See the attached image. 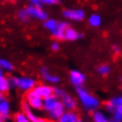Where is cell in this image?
I'll return each instance as SVG.
<instances>
[{"label":"cell","mask_w":122,"mask_h":122,"mask_svg":"<svg viewBox=\"0 0 122 122\" xmlns=\"http://www.w3.org/2000/svg\"><path fill=\"white\" fill-rule=\"evenodd\" d=\"M42 111L46 112L49 119H51L53 122H55L59 120V118L62 116V114L66 110L64 108V106H63L62 102H61V99L53 94V95L44 99Z\"/></svg>","instance_id":"6da1fadb"},{"label":"cell","mask_w":122,"mask_h":122,"mask_svg":"<svg viewBox=\"0 0 122 122\" xmlns=\"http://www.w3.org/2000/svg\"><path fill=\"white\" fill-rule=\"evenodd\" d=\"M8 78H10L11 88H17L23 93L33 90L37 84V81L34 78L28 76H10Z\"/></svg>","instance_id":"7a4b0ae2"},{"label":"cell","mask_w":122,"mask_h":122,"mask_svg":"<svg viewBox=\"0 0 122 122\" xmlns=\"http://www.w3.org/2000/svg\"><path fill=\"white\" fill-rule=\"evenodd\" d=\"M77 95H78V98L80 100L81 105L83 106V108L86 110V111L93 112L98 109L99 103H100L98 98H96V96L91 94L89 91L86 90L85 88L78 87L77 88Z\"/></svg>","instance_id":"3957f363"},{"label":"cell","mask_w":122,"mask_h":122,"mask_svg":"<svg viewBox=\"0 0 122 122\" xmlns=\"http://www.w3.org/2000/svg\"><path fill=\"white\" fill-rule=\"evenodd\" d=\"M67 26L68 23L57 21L55 19H50V18L44 21L45 29H47L51 33V35L57 41H64V32Z\"/></svg>","instance_id":"277c9868"},{"label":"cell","mask_w":122,"mask_h":122,"mask_svg":"<svg viewBox=\"0 0 122 122\" xmlns=\"http://www.w3.org/2000/svg\"><path fill=\"white\" fill-rule=\"evenodd\" d=\"M24 99L34 111H42L44 108V98L41 97L34 90H30L25 93Z\"/></svg>","instance_id":"5b68a950"},{"label":"cell","mask_w":122,"mask_h":122,"mask_svg":"<svg viewBox=\"0 0 122 122\" xmlns=\"http://www.w3.org/2000/svg\"><path fill=\"white\" fill-rule=\"evenodd\" d=\"M27 11H28L29 16L31 19L33 20H37V21H41L44 22L49 18L48 13L45 10H42L41 6H38V5H33V4H29L28 6L26 7Z\"/></svg>","instance_id":"8992f818"},{"label":"cell","mask_w":122,"mask_h":122,"mask_svg":"<svg viewBox=\"0 0 122 122\" xmlns=\"http://www.w3.org/2000/svg\"><path fill=\"white\" fill-rule=\"evenodd\" d=\"M62 16L66 20L74 21V22H81L85 19V11L81 8H66V10H63Z\"/></svg>","instance_id":"52a82bcc"},{"label":"cell","mask_w":122,"mask_h":122,"mask_svg":"<svg viewBox=\"0 0 122 122\" xmlns=\"http://www.w3.org/2000/svg\"><path fill=\"white\" fill-rule=\"evenodd\" d=\"M41 76L42 78V80L45 82H47L50 85H54V84H58L60 82V78L57 75L53 74L49 71V68L47 66H42L41 68Z\"/></svg>","instance_id":"ba28073f"},{"label":"cell","mask_w":122,"mask_h":122,"mask_svg":"<svg viewBox=\"0 0 122 122\" xmlns=\"http://www.w3.org/2000/svg\"><path fill=\"white\" fill-rule=\"evenodd\" d=\"M33 90L44 99L54 94V87H52L48 83L47 84H36V86L34 87Z\"/></svg>","instance_id":"9c48e42d"},{"label":"cell","mask_w":122,"mask_h":122,"mask_svg":"<svg viewBox=\"0 0 122 122\" xmlns=\"http://www.w3.org/2000/svg\"><path fill=\"white\" fill-rule=\"evenodd\" d=\"M69 81H71V85H74L75 87H82L84 85L85 81H86V77L82 71L74 69L69 74Z\"/></svg>","instance_id":"30bf717a"},{"label":"cell","mask_w":122,"mask_h":122,"mask_svg":"<svg viewBox=\"0 0 122 122\" xmlns=\"http://www.w3.org/2000/svg\"><path fill=\"white\" fill-rule=\"evenodd\" d=\"M0 114L8 120L11 117V106L7 97L4 95L0 97Z\"/></svg>","instance_id":"8fae6325"},{"label":"cell","mask_w":122,"mask_h":122,"mask_svg":"<svg viewBox=\"0 0 122 122\" xmlns=\"http://www.w3.org/2000/svg\"><path fill=\"white\" fill-rule=\"evenodd\" d=\"M60 99L66 111H75V109L77 108V100L74 96L69 95L68 93H65Z\"/></svg>","instance_id":"7c38bea8"},{"label":"cell","mask_w":122,"mask_h":122,"mask_svg":"<svg viewBox=\"0 0 122 122\" xmlns=\"http://www.w3.org/2000/svg\"><path fill=\"white\" fill-rule=\"evenodd\" d=\"M21 111L25 113V114L27 115V117L30 119V121H31V122H36L38 116L36 115V113H35L34 110L30 108V106L26 102L25 99H23L22 102H21Z\"/></svg>","instance_id":"4fadbf2b"},{"label":"cell","mask_w":122,"mask_h":122,"mask_svg":"<svg viewBox=\"0 0 122 122\" xmlns=\"http://www.w3.org/2000/svg\"><path fill=\"white\" fill-rule=\"evenodd\" d=\"M82 37V34L80 32H78L75 28H72L71 26H67L64 32V41H78L79 38Z\"/></svg>","instance_id":"5bb4252c"},{"label":"cell","mask_w":122,"mask_h":122,"mask_svg":"<svg viewBox=\"0 0 122 122\" xmlns=\"http://www.w3.org/2000/svg\"><path fill=\"white\" fill-rule=\"evenodd\" d=\"M80 118L75 111H65L59 118L58 122H78Z\"/></svg>","instance_id":"9a60e30c"},{"label":"cell","mask_w":122,"mask_h":122,"mask_svg":"<svg viewBox=\"0 0 122 122\" xmlns=\"http://www.w3.org/2000/svg\"><path fill=\"white\" fill-rule=\"evenodd\" d=\"M119 106H122V95L115 96V97H113V98L110 99L109 102L106 103V109L108 112L112 113L116 107H119Z\"/></svg>","instance_id":"2e32d148"},{"label":"cell","mask_w":122,"mask_h":122,"mask_svg":"<svg viewBox=\"0 0 122 122\" xmlns=\"http://www.w3.org/2000/svg\"><path fill=\"white\" fill-rule=\"evenodd\" d=\"M10 89H11V85L10 82V78L4 75L0 76V91L3 94H6L10 92Z\"/></svg>","instance_id":"e0dca14e"},{"label":"cell","mask_w":122,"mask_h":122,"mask_svg":"<svg viewBox=\"0 0 122 122\" xmlns=\"http://www.w3.org/2000/svg\"><path fill=\"white\" fill-rule=\"evenodd\" d=\"M0 68L5 72H13L15 71V65L11 61L4 59V58H0Z\"/></svg>","instance_id":"ac0fdd59"},{"label":"cell","mask_w":122,"mask_h":122,"mask_svg":"<svg viewBox=\"0 0 122 122\" xmlns=\"http://www.w3.org/2000/svg\"><path fill=\"white\" fill-rule=\"evenodd\" d=\"M17 18H18V20L23 24H28L30 22V20H31V18H30L26 8H20L17 13Z\"/></svg>","instance_id":"d6986e66"},{"label":"cell","mask_w":122,"mask_h":122,"mask_svg":"<svg viewBox=\"0 0 122 122\" xmlns=\"http://www.w3.org/2000/svg\"><path fill=\"white\" fill-rule=\"evenodd\" d=\"M92 121L93 122H108L109 118L106 115L105 112L95 110V111H93V114H92Z\"/></svg>","instance_id":"ffe728a7"},{"label":"cell","mask_w":122,"mask_h":122,"mask_svg":"<svg viewBox=\"0 0 122 122\" xmlns=\"http://www.w3.org/2000/svg\"><path fill=\"white\" fill-rule=\"evenodd\" d=\"M88 23H89V25L91 27H94V28L99 27L102 25V18L97 14H92L89 17V19H88Z\"/></svg>","instance_id":"44dd1931"},{"label":"cell","mask_w":122,"mask_h":122,"mask_svg":"<svg viewBox=\"0 0 122 122\" xmlns=\"http://www.w3.org/2000/svg\"><path fill=\"white\" fill-rule=\"evenodd\" d=\"M13 122H31L24 112L20 111L13 115Z\"/></svg>","instance_id":"7402d4cb"},{"label":"cell","mask_w":122,"mask_h":122,"mask_svg":"<svg viewBox=\"0 0 122 122\" xmlns=\"http://www.w3.org/2000/svg\"><path fill=\"white\" fill-rule=\"evenodd\" d=\"M112 114H113V119L122 122V106L116 107L114 111L112 112Z\"/></svg>","instance_id":"603a6c76"},{"label":"cell","mask_w":122,"mask_h":122,"mask_svg":"<svg viewBox=\"0 0 122 122\" xmlns=\"http://www.w3.org/2000/svg\"><path fill=\"white\" fill-rule=\"evenodd\" d=\"M97 71H98V74L102 75V76H107L108 74H110L111 68H110V66L108 64H102L97 67Z\"/></svg>","instance_id":"cb8c5ba5"},{"label":"cell","mask_w":122,"mask_h":122,"mask_svg":"<svg viewBox=\"0 0 122 122\" xmlns=\"http://www.w3.org/2000/svg\"><path fill=\"white\" fill-rule=\"evenodd\" d=\"M66 92L64 90L62 89V88H59V87H54V95L57 96L58 98H61L63 95H64Z\"/></svg>","instance_id":"d4e9b609"},{"label":"cell","mask_w":122,"mask_h":122,"mask_svg":"<svg viewBox=\"0 0 122 122\" xmlns=\"http://www.w3.org/2000/svg\"><path fill=\"white\" fill-rule=\"evenodd\" d=\"M42 5H56L59 3V0H39Z\"/></svg>","instance_id":"484cf974"},{"label":"cell","mask_w":122,"mask_h":122,"mask_svg":"<svg viewBox=\"0 0 122 122\" xmlns=\"http://www.w3.org/2000/svg\"><path fill=\"white\" fill-rule=\"evenodd\" d=\"M59 49H60V45H59V42L58 41H53L51 44V50L53 51V52H57V51H59Z\"/></svg>","instance_id":"4316f807"},{"label":"cell","mask_w":122,"mask_h":122,"mask_svg":"<svg viewBox=\"0 0 122 122\" xmlns=\"http://www.w3.org/2000/svg\"><path fill=\"white\" fill-rule=\"evenodd\" d=\"M27 1H29V3H30V4L38 5V6H42V4L41 3V1H39V0H27Z\"/></svg>","instance_id":"83f0119b"},{"label":"cell","mask_w":122,"mask_h":122,"mask_svg":"<svg viewBox=\"0 0 122 122\" xmlns=\"http://www.w3.org/2000/svg\"><path fill=\"white\" fill-rule=\"evenodd\" d=\"M36 122H53L51 120V119L49 118H44V117H38L37 120H36Z\"/></svg>","instance_id":"f1b7e54d"},{"label":"cell","mask_w":122,"mask_h":122,"mask_svg":"<svg viewBox=\"0 0 122 122\" xmlns=\"http://www.w3.org/2000/svg\"><path fill=\"white\" fill-rule=\"evenodd\" d=\"M113 50H114L115 53H120V48H119V46L117 45H115V46H113Z\"/></svg>","instance_id":"f546056e"},{"label":"cell","mask_w":122,"mask_h":122,"mask_svg":"<svg viewBox=\"0 0 122 122\" xmlns=\"http://www.w3.org/2000/svg\"><path fill=\"white\" fill-rule=\"evenodd\" d=\"M0 122H6V119H5L1 114H0Z\"/></svg>","instance_id":"4dcf8cb0"},{"label":"cell","mask_w":122,"mask_h":122,"mask_svg":"<svg viewBox=\"0 0 122 122\" xmlns=\"http://www.w3.org/2000/svg\"><path fill=\"white\" fill-rule=\"evenodd\" d=\"M108 122H120V121H117V120H115V119H112V120H109Z\"/></svg>","instance_id":"1f68e13d"},{"label":"cell","mask_w":122,"mask_h":122,"mask_svg":"<svg viewBox=\"0 0 122 122\" xmlns=\"http://www.w3.org/2000/svg\"><path fill=\"white\" fill-rule=\"evenodd\" d=\"M3 72H4V71H2V69H1V68H0V76H2V75H3Z\"/></svg>","instance_id":"d6a6232c"},{"label":"cell","mask_w":122,"mask_h":122,"mask_svg":"<svg viewBox=\"0 0 122 122\" xmlns=\"http://www.w3.org/2000/svg\"><path fill=\"white\" fill-rule=\"evenodd\" d=\"M3 95H4V94H3V93H2V92H1V91H0V97H1V96H3Z\"/></svg>","instance_id":"836d02e7"},{"label":"cell","mask_w":122,"mask_h":122,"mask_svg":"<svg viewBox=\"0 0 122 122\" xmlns=\"http://www.w3.org/2000/svg\"><path fill=\"white\" fill-rule=\"evenodd\" d=\"M8 1H10V2H16L17 0H8Z\"/></svg>","instance_id":"e575fe53"},{"label":"cell","mask_w":122,"mask_h":122,"mask_svg":"<svg viewBox=\"0 0 122 122\" xmlns=\"http://www.w3.org/2000/svg\"><path fill=\"white\" fill-rule=\"evenodd\" d=\"M55 122H58V121H55ZM78 122H82V121H81V120H79Z\"/></svg>","instance_id":"d590c367"}]
</instances>
